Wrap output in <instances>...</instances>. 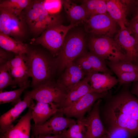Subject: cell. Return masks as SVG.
Here are the masks:
<instances>
[{"mask_svg": "<svg viewBox=\"0 0 138 138\" xmlns=\"http://www.w3.org/2000/svg\"><path fill=\"white\" fill-rule=\"evenodd\" d=\"M64 114L58 111L43 124L32 125L31 126V138L40 134L57 135L63 133L77 121L70 118L65 117Z\"/></svg>", "mask_w": 138, "mask_h": 138, "instance_id": "obj_8", "label": "cell"}, {"mask_svg": "<svg viewBox=\"0 0 138 138\" xmlns=\"http://www.w3.org/2000/svg\"><path fill=\"white\" fill-rule=\"evenodd\" d=\"M107 131L106 134L109 138H133L134 137L128 130L121 128H109Z\"/></svg>", "mask_w": 138, "mask_h": 138, "instance_id": "obj_32", "label": "cell"}, {"mask_svg": "<svg viewBox=\"0 0 138 138\" xmlns=\"http://www.w3.org/2000/svg\"><path fill=\"white\" fill-rule=\"evenodd\" d=\"M4 50L0 48V65L2 64L9 60L8 58V54Z\"/></svg>", "mask_w": 138, "mask_h": 138, "instance_id": "obj_37", "label": "cell"}, {"mask_svg": "<svg viewBox=\"0 0 138 138\" xmlns=\"http://www.w3.org/2000/svg\"><path fill=\"white\" fill-rule=\"evenodd\" d=\"M14 80L8 70L4 65H0V91L12 84H14Z\"/></svg>", "mask_w": 138, "mask_h": 138, "instance_id": "obj_31", "label": "cell"}, {"mask_svg": "<svg viewBox=\"0 0 138 138\" xmlns=\"http://www.w3.org/2000/svg\"><path fill=\"white\" fill-rule=\"evenodd\" d=\"M137 65L138 66V65Z\"/></svg>", "mask_w": 138, "mask_h": 138, "instance_id": "obj_41", "label": "cell"}, {"mask_svg": "<svg viewBox=\"0 0 138 138\" xmlns=\"http://www.w3.org/2000/svg\"><path fill=\"white\" fill-rule=\"evenodd\" d=\"M115 74L117 77L119 86L129 84L132 82L138 81V71L117 73Z\"/></svg>", "mask_w": 138, "mask_h": 138, "instance_id": "obj_30", "label": "cell"}, {"mask_svg": "<svg viewBox=\"0 0 138 138\" xmlns=\"http://www.w3.org/2000/svg\"><path fill=\"white\" fill-rule=\"evenodd\" d=\"M44 8L49 13L57 14L62 7V2L60 0H45L42 1Z\"/></svg>", "mask_w": 138, "mask_h": 138, "instance_id": "obj_33", "label": "cell"}, {"mask_svg": "<svg viewBox=\"0 0 138 138\" xmlns=\"http://www.w3.org/2000/svg\"><path fill=\"white\" fill-rule=\"evenodd\" d=\"M109 94L108 91L88 93L70 106L59 109V111L67 118L74 117L77 120L83 119L85 113L90 110L96 101L100 98H106Z\"/></svg>", "mask_w": 138, "mask_h": 138, "instance_id": "obj_10", "label": "cell"}, {"mask_svg": "<svg viewBox=\"0 0 138 138\" xmlns=\"http://www.w3.org/2000/svg\"><path fill=\"white\" fill-rule=\"evenodd\" d=\"M127 28L119 30L114 41L125 56L127 60L138 64V44Z\"/></svg>", "mask_w": 138, "mask_h": 138, "instance_id": "obj_12", "label": "cell"}, {"mask_svg": "<svg viewBox=\"0 0 138 138\" xmlns=\"http://www.w3.org/2000/svg\"><path fill=\"white\" fill-rule=\"evenodd\" d=\"M109 68L115 74L138 71V66L125 60H106Z\"/></svg>", "mask_w": 138, "mask_h": 138, "instance_id": "obj_25", "label": "cell"}, {"mask_svg": "<svg viewBox=\"0 0 138 138\" xmlns=\"http://www.w3.org/2000/svg\"><path fill=\"white\" fill-rule=\"evenodd\" d=\"M26 59L25 54L17 55L13 58L1 65H3L8 71L11 68L19 67L25 64Z\"/></svg>", "mask_w": 138, "mask_h": 138, "instance_id": "obj_34", "label": "cell"}, {"mask_svg": "<svg viewBox=\"0 0 138 138\" xmlns=\"http://www.w3.org/2000/svg\"><path fill=\"white\" fill-rule=\"evenodd\" d=\"M129 30L134 34L135 39L138 44V15H136L130 23H129Z\"/></svg>", "mask_w": 138, "mask_h": 138, "instance_id": "obj_35", "label": "cell"}, {"mask_svg": "<svg viewBox=\"0 0 138 138\" xmlns=\"http://www.w3.org/2000/svg\"><path fill=\"white\" fill-rule=\"evenodd\" d=\"M101 101L98 100L92 109L88 111L85 119L86 131L84 138H99L106 134L107 131L103 126L99 114V107Z\"/></svg>", "mask_w": 138, "mask_h": 138, "instance_id": "obj_13", "label": "cell"}, {"mask_svg": "<svg viewBox=\"0 0 138 138\" xmlns=\"http://www.w3.org/2000/svg\"><path fill=\"white\" fill-rule=\"evenodd\" d=\"M107 12L119 25L120 29L126 28L129 24L126 18L127 8L124 1L106 0Z\"/></svg>", "mask_w": 138, "mask_h": 138, "instance_id": "obj_21", "label": "cell"}, {"mask_svg": "<svg viewBox=\"0 0 138 138\" xmlns=\"http://www.w3.org/2000/svg\"><path fill=\"white\" fill-rule=\"evenodd\" d=\"M27 85L19 88L13 91L1 92L0 93V104L6 103H11L15 106L21 100L20 96L21 94L29 85Z\"/></svg>", "mask_w": 138, "mask_h": 138, "instance_id": "obj_28", "label": "cell"}, {"mask_svg": "<svg viewBox=\"0 0 138 138\" xmlns=\"http://www.w3.org/2000/svg\"><path fill=\"white\" fill-rule=\"evenodd\" d=\"M25 63L34 89L48 82L52 72V64L43 54L36 51L29 52Z\"/></svg>", "mask_w": 138, "mask_h": 138, "instance_id": "obj_3", "label": "cell"}, {"mask_svg": "<svg viewBox=\"0 0 138 138\" xmlns=\"http://www.w3.org/2000/svg\"><path fill=\"white\" fill-rule=\"evenodd\" d=\"M32 1L29 0H6L0 3V10L16 16L21 15L22 10L25 9Z\"/></svg>", "mask_w": 138, "mask_h": 138, "instance_id": "obj_24", "label": "cell"}, {"mask_svg": "<svg viewBox=\"0 0 138 138\" xmlns=\"http://www.w3.org/2000/svg\"><path fill=\"white\" fill-rule=\"evenodd\" d=\"M25 30L24 19L21 15L0 10V32L17 39L24 36Z\"/></svg>", "mask_w": 138, "mask_h": 138, "instance_id": "obj_11", "label": "cell"}, {"mask_svg": "<svg viewBox=\"0 0 138 138\" xmlns=\"http://www.w3.org/2000/svg\"><path fill=\"white\" fill-rule=\"evenodd\" d=\"M25 9L26 21L31 31L36 34L42 33L48 28L61 24L60 17L48 12L42 1H32Z\"/></svg>", "mask_w": 138, "mask_h": 138, "instance_id": "obj_2", "label": "cell"}, {"mask_svg": "<svg viewBox=\"0 0 138 138\" xmlns=\"http://www.w3.org/2000/svg\"><path fill=\"white\" fill-rule=\"evenodd\" d=\"M85 23V31L92 36L111 38L117 31L118 24L107 13L92 16Z\"/></svg>", "mask_w": 138, "mask_h": 138, "instance_id": "obj_9", "label": "cell"}, {"mask_svg": "<svg viewBox=\"0 0 138 138\" xmlns=\"http://www.w3.org/2000/svg\"><path fill=\"white\" fill-rule=\"evenodd\" d=\"M81 23H71L67 26L61 24L56 25L46 29L33 41L41 45L56 54L61 50L69 31Z\"/></svg>", "mask_w": 138, "mask_h": 138, "instance_id": "obj_6", "label": "cell"}, {"mask_svg": "<svg viewBox=\"0 0 138 138\" xmlns=\"http://www.w3.org/2000/svg\"><path fill=\"white\" fill-rule=\"evenodd\" d=\"M99 138H109L107 136L106 134H105L100 137Z\"/></svg>", "mask_w": 138, "mask_h": 138, "instance_id": "obj_39", "label": "cell"}, {"mask_svg": "<svg viewBox=\"0 0 138 138\" xmlns=\"http://www.w3.org/2000/svg\"><path fill=\"white\" fill-rule=\"evenodd\" d=\"M131 92L133 94L136 96L138 98V81L134 82Z\"/></svg>", "mask_w": 138, "mask_h": 138, "instance_id": "obj_38", "label": "cell"}, {"mask_svg": "<svg viewBox=\"0 0 138 138\" xmlns=\"http://www.w3.org/2000/svg\"><path fill=\"white\" fill-rule=\"evenodd\" d=\"M82 2L86 9L89 18L95 15L107 13L106 0H85Z\"/></svg>", "mask_w": 138, "mask_h": 138, "instance_id": "obj_26", "label": "cell"}, {"mask_svg": "<svg viewBox=\"0 0 138 138\" xmlns=\"http://www.w3.org/2000/svg\"><path fill=\"white\" fill-rule=\"evenodd\" d=\"M88 46L90 52L105 60L127 61L117 43L111 37L92 36Z\"/></svg>", "mask_w": 138, "mask_h": 138, "instance_id": "obj_4", "label": "cell"}, {"mask_svg": "<svg viewBox=\"0 0 138 138\" xmlns=\"http://www.w3.org/2000/svg\"><path fill=\"white\" fill-rule=\"evenodd\" d=\"M27 112L13 127L0 135V138H30L32 119V102Z\"/></svg>", "mask_w": 138, "mask_h": 138, "instance_id": "obj_17", "label": "cell"}, {"mask_svg": "<svg viewBox=\"0 0 138 138\" xmlns=\"http://www.w3.org/2000/svg\"><path fill=\"white\" fill-rule=\"evenodd\" d=\"M8 71L14 78L15 84H17L20 87L29 83L28 79L30 76L26 63L20 66L11 68Z\"/></svg>", "mask_w": 138, "mask_h": 138, "instance_id": "obj_27", "label": "cell"}, {"mask_svg": "<svg viewBox=\"0 0 138 138\" xmlns=\"http://www.w3.org/2000/svg\"></svg>", "mask_w": 138, "mask_h": 138, "instance_id": "obj_42", "label": "cell"}, {"mask_svg": "<svg viewBox=\"0 0 138 138\" xmlns=\"http://www.w3.org/2000/svg\"><path fill=\"white\" fill-rule=\"evenodd\" d=\"M85 36L81 32H75L67 35L60 51L57 62L61 69L65 68L84 52Z\"/></svg>", "mask_w": 138, "mask_h": 138, "instance_id": "obj_5", "label": "cell"}, {"mask_svg": "<svg viewBox=\"0 0 138 138\" xmlns=\"http://www.w3.org/2000/svg\"><path fill=\"white\" fill-rule=\"evenodd\" d=\"M68 93L66 89L58 82L49 81L26 94L36 101L54 103L58 105L64 99Z\"/></svg>", "mask_w": 138, "mask_h": 138, "instance_id": "obj_7", "label": "cell"}, {"mask_svg": "<svg viewBox=\"0 0 138 138\" xmlns=\"http://www.w3.org/2000/svg\"><path fill=\"white\" fill-rule=\"evenodd\" d=\"M86 76L92 89L95 92L98 93L108 91L118 82L117 78L108 73L93 71Z\"/></svg>", "mask_w": 138, "mask_h": 138, "instance_id": "obj_16", "label": "cell"}, {"mask_svg": "<svg viewBox=\"0 0 138 138\" xmlns=\"http://www.w3.org/2000/svg\"><path fill=\"white\" fill-rule=\"evenodd\" d=\"M129 84L123 85L116 94L108 96L105 115L109 128H122L134 137L138 135V98L128 89Z\"/></svg>", "mask_w": 138, "mask_h": 138, "instance_id": "obj_1", "label": "cell"}, {"mask_svg": "<svg viewBox=\"0 0 138 138\" xmlns=\"http://www.w3.org/2000/svg\"><path fill=\"white\" fill-rule=\"evenodd\" d=\"M58 105L55 103H46L32 101V118L34 124L39 125L45 122L59 111Z\"/></svg>", "mask_w": 138, "mask_h": 138, "instance_id": "obj_18", "label": "cell"}, {"mask_svg": "<svg viewBox=\"0 0 138 138\" xmlns=\"http://www.w3.org/2000/svg\"><path fill=\"white\" fill-rule=\"evenodd\" d=\"M74 62L83 70L86 75L93 71L112 74V72L108 68L106 60L90 52H84L77 58L75 62Z\"/></svg>", "mask_w": 138, "mask_h": 138, "instance_id": "obj_14", "label": "cell"}, {"mask_svg": "<svg viewBox=\"0 0 138 138\" xmlns=\"http://www.w3.org/2000/svg\"><path fill=\"white\" fill-rule=\"evenodd\" d=\"M65 69L60 80L58 82L66 89L68 93L84 78L86 75L83 70L73 62L68 63Z\"/></svg>", "mask_w": 138, "mask_h": 138, "instance_id": "obj_19", "label": "cell"}, {"mask_svg": "<svg viewBox=\"0 0 138 138\" xmlns=\"http://www.w3.org/2000/svg\"><path fill=\"white\" fill-rule=\"evenodd\" d=\"M32 99L26 95L24 99L18 102L0 117V132L4 133L14 126L13 123L27 107L30 106Z\"/></svg>", "mask_w": 138, "mask_h": 138, "instance_id": "obj_15", "label": "cell"}, {"mask_svg": "<svg viewBox=\"0 0 138 138\" xmlns=\"http://www.w3.org/2000/svg\"><path fill=\"white\" fill-rule=\"evenodd\" d=\"M63 133L57 135L40 134L36 136L33 138H65Z\"/></svg>", "mask_w": 138, "mask_h": 138, "instance_id": "obj_36", "label": "cell"}, {"mask_svg": "<svg viewBox=\"0 0 138 138\" xmlns=\"http://www.w3.org/2000/svg\"><path fill=\"white\" fill-rule=\"evenodd\" d=\"M0 48L17 55L25 54L29 53L27 45L16 39L0 32Z\"/></svg>", "mask_w": 138, "mask_h": 138, "instance_id": "obj_23", "label": "cell"}, {"mask_svg": "<svg viewBox=\"0 0 138 138\" xmlns=\"http://www.w3.org/2000/svg\"><path fill=\"white\" fill-rule=\"evenodd\" d=\"M62 4L72 23L85 22L89 18L86 9L83 4H77L71 1L62 0Z\"/></svg>", "mask_w": 138, "mask_h": 138, "instance_id": "obj_22", "label": "cell"}, {"mask_svg": "<svg viewBox=\"0 0 138 138\" xmlns=\"http://www.w3.org/2000/svg\"><path fill=\"white\" fill-rule=\"evenodd\" d=\"M86 131L85 119L77 120L63 133L66 138H84Z\"/></svg>", "mask_w": 138, "mask_h": 138, "instance_id": "obj_29", "label": "cell"}, {"mask_svg": "<svg viewBox=\"0 0 138 138\" xmlns=\"http://www.w3.org/2000/svg\"><path fill=\"white\" fill-rule=\"evenodd\" d=\"M136 15H138V8L137 9Z\"/></svg>", "mask_w": 138, "mask_h": 138, "instance_id": "obj_40", "label": "cell"}, {"mask_svg": "<svg viewBox=\"0 0 138 138\" xmlns=\"http://www.w3.org/2000/svg\"><path fill=\"white\" fill-rule=\"evenodd\" d=\"M95 92L89 84L87 76L76 84L68 93L64 100L58 105L59 109L67 107L86 94Z\"/></svg>", "mask_w": 138, "mask_h": 138, "instance_id": "obj_20", "label": "cell"}]
</instances>
